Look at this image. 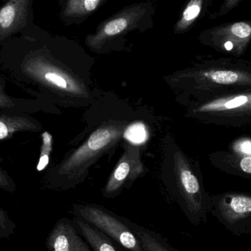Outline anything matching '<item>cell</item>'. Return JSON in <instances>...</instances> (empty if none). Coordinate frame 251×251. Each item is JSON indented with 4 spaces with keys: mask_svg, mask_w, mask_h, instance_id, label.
<instances>
[{
    "mask_svg": "<svg viewBox=\"0 0 251 251\" xmlns=\"http://www.w3.org/2000/svg\"><path fill=\"white\" fill-rule=\"evenodd\" d=\"M209 213L234 235L251 234V196L249 193L228 192L211 196Z\"/></svg>",
    "mask_w": 251,
    "mask_h": 251,
    "instance_id": "obj_7",
    "label": "cell"
},
{
    "mask_svg": "<svg viewBox=\"0 0 251 251\" xmlns=\"http://www.w3.org/2000/svg\"><path fill=\"white\" fill-rule=\"evenodd\" d=\"M5 78L0 74V110L22 112L35 114L60 115V109L49 103L44 102L35 98H22L9 95L6 91Z\"/></svg>",
    "mask_w": 251,
    "mask_h": 251,
    "instance_id": "obj_10",
    "label": "cell"
},
{
    "mask_svg": "<svg viewBox=\"0 0 251 251\" xmlns=\"http://www.w3.org/2000/svg\"><path fill=\"white\" fill-rule=\"evenodd\" d=\"M163 181L187 219L195 226L206 222L210 212L211 196L193 161L174 141L167 143Z\"/></svg>",
    "mask_w": 251,
    "mask_h": 251,
    "instance_id": "obj_3",
    "label": "cell"
},
{
    "mask_svg": "<svg viewBox=\"0 0 251 251\" xmlns=\"http://www.w3.org/2000/svg\"><path fill=\"white\" fill-rule=\"evenodd\" d=\"M200 6L196 4L189 6L184 13V19L187 21H191L194 19L200 13Z\"/></svg>",
    "mask_w": 251,
    "mask_h": 251,
    "instance_id": "obj_22",
    "label": "cell"
},
{
    "mask_svg": "<svg viewBox=\"0 0 251 251\" xmlns=\"http://www.w3.org/2000/svg\"><path fill=\"white\" fill-rule=\"evenodd\" d=\"M233 35L237 38H246L251 35V27L250 25L245 22H238L234 24L231 28Z\"/></svg>",
    "mask_w": 251,
    "mask_h": 251,
    "instance_id": "obj_21",
    "label": "cell"
},
{
    "mask_svg": "<svg viewBox=\"0 0 251 251\" xmlns=\"http://www.w3.org/2000/svg\"><path fill=\"white\" fill-rule=\"evenodd\" d=\"M187 116L203 123L242 126L251 122V88L195 99Z\"/></svg>",
    "mask_w": 251,
    "mask_h": 251,
    "instance_id": "obj_5",
    "label": "cell"
},
{
    "mask_svg": "<svg viewBox=\"0 0 251 251\" xmlns=\"http://www.w3.org/2000/svg\"><path fill=\"white\" fill-rule=\"evenodd\" d=\"M224 48L227 50V51H231L234 49V44L231 41H227L224 44Z\"/></svg>",
    "mask_w": 251,
    "mask_h": 251,
    "instance_id": "obj_23",
    "label": "cell"
},
{
    "mask_svg": "<svg viewBox=\"0 0 251 251\" xmlns=\"http://www.w3.org/2000/svg\"><path fill=\"white\" fill-rule=\"evenodd\" d=\"M85 116L88 125L68 143L72 148L63 157L44 173L43 188L57 191L76 189L85 181L99 159L119 143L129 125L116 120L94 124Z\"/></svg>",
    "mask_w": 251,
    "mask_h": 251,
    "instance_id": "obj_2",
    "label": "cell"
},
{
    "mask_svg": "<svg viewBox=\"0 0 251 251\" xmlns=\"http://www.w3.org/2000/svg\"><path fill=\"white\" fill-rule=\"evenodd\" d=\"M211 162L215 167L227 174L251 178V155L240 153L231 149L211 155Z\"/></svg>",
    "mask_w": 251,
    "mask_h": 251,
    "instance_id": "obj_13",
    "label": "cell"
},
{
    "mask_svg": "<svg viewBox=\"0 0 251 251\" xmlns=\"http://www.w3.org/2000/svg\"><path fill=\"white\" fill-rule=\"evenodd\" d=\"M128 26V20L125 18L113 19L105 26L103 35L104 36H113L123 31Z\"/></svg>",
    "mask_w": 251,
    "mask_h": 251,
    "instance_id": "obj_19",
    "label": "cell"
},
{
    "mask_svg": "<svg viewBox=\"0 0 251 251\" xmlns=\"http://www.w3.org/2000/svg\"><path fill=\"white\" fill-rule=\"evenodd\" d=\"M123 149L122 156L102 190L103 197L106 199L117 197L125 189H129L137 178L146 174L140 148L127 142Z\"/></svg>",
    "mask_w": 251,
    "mask_h": 251,
    "instance_id": "obj_8",
    "label": "cell"
},
{
    "mask_svg": "<svg viewBox=\"0 0 251 251\" xmlns=\"http://www.w3.org/2000/svg\"><path fill=\"white\" fill-rule=\"evenodd\" d=\"M46 246L49 251H92L78 234L72 221L66 218L57 221L49 234Z\"/></svg>",
    "mask_w": 251,
    "mask_h": 251,
    "instance_id": "obj_9",
    "label": "cell"
},
{
    "mask_svg": "<svg viewBox=\"0 0 251 251\" xmlns=\"http://www.w3.org/2000/svg\"><path fill=\"white\" fill-rule=\"evenodd\" d=\"M1 46L0 69L32 98L59 109L94 102L89 69L69 40L15 38Z\"/></svg>",
    "mask_w": 251,
    "mask_h": 251,
    "instance_id": "obj_1",
    "label": "cell"
},
{
    "mask_svg": "<svg viewBox=\"0 0 251 251\" xmlns=\"http://www.w3.org/2000/svg\"><path fill=\"white\" fill-rule=\"evenodd\" d=\"M100 0H69L66 4V14H76L95 10Z\"/></svg>",
    "mask_w": 251,
    "mask_h": 251,
    "instance_id": "obj_17",
    "label": "cell"
},
{
    "mask_svg": "<svg viewBox=\"0 0 251 251\" xmlns=\"http://www.w3.org/2000/svg\"><path fill=\"white\" fill-rule=\"evenodd\" d=\"M76 218L89 224L112 239L123 251H144L130 220L94 203H74L71 210Z\"/></svg>",
    "mask_w": 251,
    "mask_h": 251,
    "instance_id": "obj_6",
    "label": "cell"
},
{
    "mask_svg": "<svg viewBox=\"0 0 251 251\" xmlns=\"http://www.w3.org/2000/svg\"><path fill=\"white\" fill-rule=\"evenodd\" d=\"M1 162H2V159L0 157V189L7 193H15L17 189L16 182L9 175L8 173L2 168L1 165Z\"/></svg>",
    "mask_w": 251,
    "mask_h": 251,
    "instance_id": "obj_20",
    "label": "cell"
},
{
    "mask_svg": "<svg viewBox=\"0 0 251 251\" xmlns=\"http://www.w3.org/2000/svg\"><path fill=\"white\" fill-rule=\"evenodd\" d=\"M165 80L172 88L198 99L251 88V72L234 66H201L176 72Z\"/></svg>",
    "mask_w": 251,
    "mask_h": 251,
    "instance_id": "obj_4",
    "label": "cell"
},
{
    "mask_svg": "<svg viewBox=\"0 0 251 251\" xmlns=\"http://www.w3.org/2000/svg\"><path fill=\"white\" fill-rule=\"evenodd\" d=\"M130 225L138 235L144 251H180L172 247L160 234L131 221Z\"/></svg>",
    "mask_w": 251,
    "mask_h": 251,
    "instance_id": "obj_15",
    "label": "cell"
},
{
    "mask_svg": "<svg viewBox=\"0 0 251 251\" xmlns=\"http://www.w3.org/2000/svg\"><path fill=\"white\" fill-rule=\"evenodd\" d=\"M30 0H10L0 9V46L25 23Z\"/></svg>",
    "mask_w": 251,
    "mask_h": 251,
    "instance_id": "obj_12",
    "label": "cell"
},
{
    "mask_svg": "<svg viewBox=\"0 0 251 251\" xmlns=\"http://www.w3.org/2000/svg\"><path fill=\"white\" fill-rule=\"evenodd\" d=\"M42 124L32 114L22 112L0 110V141L11 138L21 131L40 132Z\"/></svg>",
    "mask_w": 251,
    "mask_h": 251,
    "instance_id": "obj_11",
    "label": "cell"
},
{
    "mask_svg": "<svg viewBox=\"0 0 251 251\" xmlns=\"http://www.w3.org/2000/svg\"><path fill=\"white\" fill-rule=\"evenodd\" d=\"M72 221L78 234L84 237L92 251H120L112 239L88 223L76 217Z\"/></svg>",
    "mask_w": 251,
    "mask_h": 251,
    "instance_id": "obj_14",
    "label": "cell"
},
{
    "mask_svg": "<svg viewBox=\"0 0 251 251\" xmlns=\"http://www.w3.org/2000/svg\"><path fill=\"white\" fill-rule=\"evenodd\" d=\"M16 226L8 214L0 206V239H7L14 234Z\"/></svg>",
    "mask_w": 251,
    "mask_h": 251,
    "instance_id": "obj_18",
    "label": "cell"
},
{
    "mask_svg": "<svg viewBox=\"0 0 251 251\" xmlns=\"http://www.w3.org/2000/svg\"><path fill=\"white\" fill-rule=\"evenodd\" d=\"M41 152H40L39 159L36 165L38 171H42L47 168L50 162V153L53 151V137L47 132L44 131L41 135Z\"/></svg>",
    "mask_w": 251,
    "mask_h": 251,
    "instance_id": "obj_16",
    "label": "cell"
}]
</instances>
